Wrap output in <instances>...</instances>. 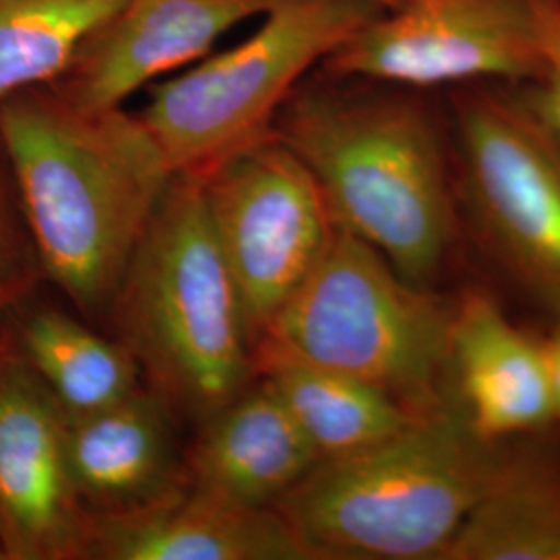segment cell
Segmentation results:
<instances>
[{
  "mask_svg": "<svg viewBox=\"0 0 560 560\" xmlns=\"http://www.w3.org/2000/svg\"><path fill=\"white\" fill-rule=\"evenodd\" d=\"M0 141L46 272L81 310H101L175 177L159 141L140 115L83 108L57 88L2 98Z\"/></svg>",
  "mask_w": 560,
  "mask_h": 560,
  "instance_id": "6da1fadb",
  "label": "cell"
},
{
  "mask_svg": "<svg viewBox=\"0 0 560 560\" xmlns=\"http://www.w3.org/2000/svg\"><path fill=\"white\" fill-rule=\"evenodd\" d=\"M335 222L405 279L441 275L457 233L459 180L441 122L407 92L300 85L275 120Z\"/></svg>",
  "mask_w": 560,
  "mask_h": 560,
  "instance_id": "7a4b0ae2",
  "label": "cell"
},
{
  "mask_svg": "<svg viewBox=\"0 0 560 560\" xmlns=\"http://www.w3.org/2000/svg\"><path fill=\"white\" fill-rule=\"evenodd\" d=\"M504 459L446 402L318 460L275 506L316 560H442Z\"/></svg>",
  "mask_w": 560,
  "mask_h": 560,
  "instance_id": "3957f363",
  "label": "cell"
},
{
  "mask_svg": "<svg viewBox=\"0 0 560 560\" xmlns=\"http://www.w3.org/2000/svg\"><path fill=\"white\" fill-rule=\"evenodd\" d=\"M115 300L125 347L168 402L203 421L249 386L254 347L200 175L175 173Z\"/></svg>",
  "mask_w": 560,
  "mask_h": 560,
  "instance_id": "277c9868",
  "label": "cell"
},
{
  "mask_svg": "<svg viewBox=\"0 0 560 560\" xmlns=\"http://www.w3.org/2000/svg\"><path fill=\"white\" fill-rule=\"evenodd\" d=\"M453 312L337 224L320 261L260 340L425 413L446 405Z\"/></svg>",
  "mask_w": 560,
  "mask_h": 560,
  "instance_id": "5b68a950",
  "label": "cell"
},
{
  "mask_svg": "<svg viewBox=\"0 0 560 560\" xmlns=\"http://www.w3.org/2000/svg\"><path fill=\"white\" fill-rule=\"evenodd\" d=\"M381 11L368 0H277L252 36L156 83L140 117L173 173H210L272 136L305 75Z\"/></svg>",
  "mask_w": 560,
  "mask_h": 560,
  "instance_id": "8992f818",
  "label": "cell"
},
{
  "mask_svg": "<svg viewBox=\"0 0 560 560\" xmlns=\"http://www.w3.org/2000/svg\"><path fill=\"white\" fill-rule=\"evenodd\" d=\"M459 196L513 279L560 314V138L520 96L465 85L453 101Z\"/></svg>",
  "mask_w": 560,
  "mask_h": 560,
  "instance_id": "52a82bcc",
  "label": "cell"
},
{
  "mask_svg": "<svg viewBox=\"0 0 560 560\" xmlns=\"http://www.w3.org/2000/svg\"><path fill=\"white\" fill-rule=\"evenodd\" d=\"M201 179L210 222L256 349L320 261L337 222L307 166L275 133L222 161Z\"/></svg>",
  "mask_w": 560,
  "mask_h": 560,
  "instance_id": "ba28073f",
  "label": "cell"
},
{
  "mask_svg": "<svg viewBox=\"0 0 560 560\" xmlns=\"http://www.w3.org/2000/svg\"><path fill=\"white\" fill-rule=\"evenodd\" d=\"M335 80L402 90L536 83L544 40L534 0H411L384 9L322 62Z\"/></svg>",
  "mask_w": 560,
  "mask_h": 560,
  "instance_id": "9c48e42d",
  "label": "cell"
},
{
  "mask_svg": "<svg viewBox=\"0 0 560 560\" xmlns=\"http://www.w3.org/2000/svg\"><path fill=\"white\" fill-rule=\"evenodd\" d=\"M69 418L21 355L0 353V552L4 560L88 559L94 515L67 457Z\"/></svg>",
  "mask_w": 560,
  "mask_h": 560,
  "instance_id": "30bf717a",
  "label": "cell"
},
{
  "mask_svg": "<svg viewBox=\"0 0 560 560\" xmlns=\"http://www.w3.org/2000/svg\"><path fill=\"white\" fill-rule=\"evenodd\" d=\"M277 0H122L55 88L83 108H117L141 88L208 57Z\"/></svg>",
  "mask_w": 560,
  "mask_h": 560,
  "instance_id": "8fae6325",
  "label": "cell"
},
{
  "mask_svg": "<svg viewBox=\"0 0 560 560\" xmlns=\"http://www.w3.org/2000/svg\"><path fill=\"white\" fill-rule=\"evenodd\" d=\"M88 559L316 560L277 506H247L185 483L150 506L94 515Z\"/></svg>",
  "mask_w": 560,
  "mask_h": 560,
  "instance_id": "7c38bea8",
  "label": "cell"
},
{
  "mask_svg": "<svg viewBox=\"0 0 560 560\" xmlns=\"http://www.w3.org/2000/svg\"><path fill=\"white\" fill-rule=\"evenodd\" d=\"M67 457L92 515L143 509L187 483L168 400L159 390L138 388L96 413L69 418Z\"/></svg>",
  "mask_w": 560,
  "mask_h": 560,
  "instance_id": "4fadbf2b",
  "label": "cell"
},
{
  "mask_svg": "<svg viewBox=\"0 0 560 560\" xmlns=\"http://www.w3.org/2000/svg\"><path fill=\"white\" fill-rule=\"evenodd\" d=\"M451 376L474 432L501 442L555 420L544 340L532 339L483 293L455 305Z\"/></svg>",
  "mask_w": 560,
  "mask_h": 560,
  "instance_id": "5bb4252c",
  "label": "cell"
},
{
  "mask_svg": "<svg viewBox=\"0 0 560 560\" xmlns=\"http://www.w3.org/2000/svg\"><path fill=\"white\" fill-rule=\"evenodd\" d=\"M320 460L277 393L258 382L203 420L185 480L247 506H275Z\"/></svg>",
  "mask_w": 560,
  "mask_h": 560,
  "instance_id": "9a60e30c",
  "label": "cell"
},
{
  "mask_svg": "<svg viewBox=\"0 0 560 560\" xmlns=\"http://www.w3.org/2000/svg\"><path fill=\"white\" fill-rule=\"evenodd\" d=\"M254 370L277 393L320 459L360 451L420 416L378 388L303 360L270 340L256 345Z\"/></svg>",
  "mask_w": 560,
  "mask_h": 560,
  "instance_id": "2e32d148",
  "label": "cell"
},
{
  "mask_svg": "<svg viewBox=\"0 0 560 560\" xmlns=\"http://www.w3.org/2000/svg\"><path fill=\"white\" fill-rule=\"evenodd\" d=\"M442 560H560V469L509 455Z\"/></svg>",
  "mask_w": 560,
  "mask_h": 560,
  "instance_id": "e0dca14e",
  "label": "cell"
},
{
  "mask_svg": "<svg viewBox=\"0 0 560 560\" xmlns=\"http://www.w3.org/2000/svg\"><path fill=\"white\" fill-rule=\"evenodd\" d=\"M21 345L23 358L67 418L96 413L140 388V363L125 345L102 339L57 310L30 316L21 330Z\"/></svg>",
  "mask_w": 560,
  "mask_h": 560,
  "instance_id": "ac0fdd59",
  "label": "cell"
},
{
  "mask_svg": "<svg viewBox=\"0 0 560 560\" xmlns=\"http://www.w3.org/2000/svg\"><path fill=\"white\" fill-rule=\"evenodd\" d=\"M122 0H0V101L62 80Z\"/></svg>",
  "mask_w": 560,
  "mask_h": 560,
  "instance_id": "d6986e66",
  "label": "cell"
},
{
  "mask_svg": "<svg viewBox=\"0 0 560 560\" xmlns=\"http://www.w3.org/2000/svg\"><path fill=\"white\" fill-rule=\"evenodd\" d=\"M534 7L544 40V73L523 98L560 138V0H534Z\"/></svg>",
  "mask_w": 560,
  "mask_h": 560,
  "instance_id": "ffe728a7",
  "label": "cell"
},
{
  "mask_svg": "<svg viewBox=\"0 0 560 560\" xmlns=\"http://www.w3.org/2000/svg\"><path fill=\"white\" fill-rule=\"evenodd\" d=\"M546 360H548V378L555 405V420H560V314H557V326L550 337L544 340Z\"/></svg>",
  "mask_w": 560,
  "mask_h": 560,
  "instance_id": "44dd1931",
  "label": "cell"
},
{
  "mask_svg": "<svg viewBox=\"0 0 560 560\" xmlns=\"http://www.w3.org/2000/svg\"><path fill=\"white\" fill-rule=\"evenodd\" d=\"M7 233H4V221H2V208H0V298L7 291Z\"/></svg>",
  "mask_w": 560,
  "mask_h": 560,
  "instance_id": "7402d4cb",
  "label": "cell"
},
{
  "mask_svg": "<svg viewBox=\"0 0 560 560\" xmlns=\"http://www.w3.org/2000/svg\"><path fill=\"white\" fill-rule=\"evenodd\" d=\"M368 2H374V4H378L382 9H397V7H402V4H407L411 0H368Z\"/></svg>",
  "mask_w": 560,
  "mask_h": 560,
  "instance_id": "603a6c76",
  "label": "cell"
},
{
  "mask_svg": "<svg viewBox=\"0 0 560 560\" xmlns=\"http://www.w3.org/2000/svg\"><path fill=\"white\" fill-rule=\"evenodd\" d=\"M0 560H4V559H2V552H0Z\"/></svg>",
  "mask_w": 560,
  "mask_h": 560,
  "instance_id": "cb8c5ba5",
  "label": "cell"
}]
</instances>
